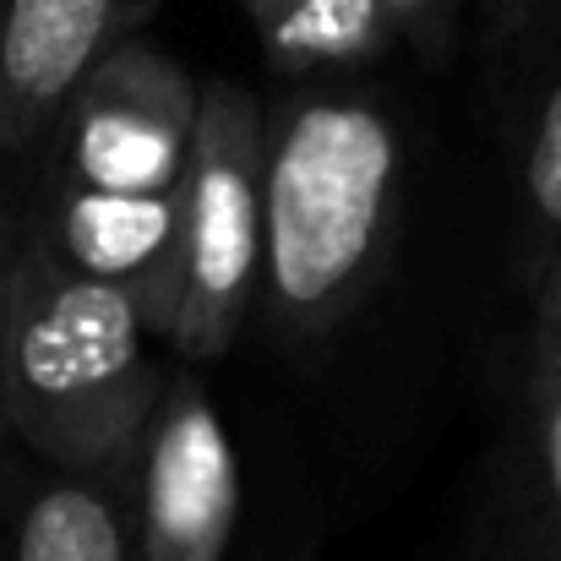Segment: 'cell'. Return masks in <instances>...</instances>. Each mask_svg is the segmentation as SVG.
I'll list each match as a JSON object with an SVG mask.
<instances>
[{"label":"cell","mask_w":561,"mask_h":561,"mask_svg":"<svg viewBox=\"0 0 561 561\" xmlns=\"http://www.w3.org/2000/svg\"><path fill=\"white\" fill-rule=\"evenodd\" d=\"M409 218V153L387 104L295 88L267 110L262 317L289 350L328 344L366 311Z\"/></svg>","instance_id":"1"},{"label":"cell","mask_w":561,"mask_h":561,"mask_svg":"<svg viewBox=\"0 0 561 561\" xmlns=\"http://www.w3.org/2000/svg\"><path fill=\"white\" fill-rule=\"evenodd\" d=\"M159 350L170 339L142 300L22 245L0 322V436L66 469H126L170 376Z\"/></svg>","instance_id":"2"},{"label":"cell","mask_w":561,"mask_h":561,"mask_svg":"<svg viewBox=\"0 0 561 561\" xmlns=\"http://www.w3.org/2000/svg\"><path fill=\"white\" fill-rule=\"evenodd\" d=\"M267 262V110L240 82H202L196 142L181 181L175 322L186 366L224 360L256 311Z\"/></svg>","instance_id":"3"},{"label":"cell","mask_w":561,"mask_h":561,"mask_svg":"<svg viewBox=\"0 0 561 561\" xmlns=\"http://www.w3.org/2000/svg\"><path fill=\"white\" fill-rule=\"evenodd\" d=\"M126 502L142 561H306L311 524L278 540H251V485L234 431L213 392L170 366L164 392L126 458Z\"/></svg>","instance_id":"4"},{"label":"cell","mask_w":561,"mask_h":561,"mask_svg":"<svg viewBox=\"0 0 561 561\" xmlns=\"http://www.w3.org/2000/svg\"><path fill=\"white\" fill-rule=\"evenodd\" d=\"M202 82L142 38L110 49L55 110L22 181L175 196L196 142Z\"/></svg>","instance_id":"5"},{"label":"cell","mask_w":561,"mask_h":561,"mask_svg":"<svg viewBox=\"0 0 561 561\" xmlns=\"http://www.w3.org/2000/svg\"><path fill=\"white\" fill-rule=\"evenodd\" d=\"M22 245L44 262L126 289L164 328L175 322V251H181V191L137 196V191H93L60 181H22L16 196Z\"/></svg>","instance_id":"6"},{"label":"cell","mask_w":561,"mask_h":561,"mask_svg":"<svg viewBox=\"0 0 561 561\" xmlns=\"http://www.w3.org/2000/svg\"><path fill=\"white\" fill-rule=\"evenodd\" d=\"M159 0H0V170H22L66 93L142 33Z\"/></svg>","instance_id":"7"},{"label":"cell","mask_w":561,"mask_h":561,"mask_svg":"<svg viewBox=\"0 0 561 561\" xmlns=\"http://www.w3.org/2000/svg\"><path fill=\"white\" fill-rule=\"evenodd\" d=\"M0 561H142L126 474L66 469L0 436Z\"/></svg>","instance_id":"8"},{"label":"cell","mask_w":561,"mask_h":561,"mask_svg":"<svg viewBox=\"0 0 561 561\" xmlns=\"http://www.w3.org/2000/svg\"><path fill=\"white\" fill-rule=\"evenodd\" d=\"M284 77L350 71L376 60L398 27L381 0H234Z\"/></svg>","instance_id":"9"},{"label":"cell","mask_w":561,"mask_h":561,"mask_svg":"<svg viewBox=\"0 0 561 561\" xmlns=\"http://www.w3.org/2000/svg\"><path fill=\"white\" fill-rule=\"evenodd\" d=\"M518 245L529 278L561 256V27L546 49L529 115H524V148H518Z\"/></svg>","instance_id":"10"},{"label":"cell","mask_w":561,"mask_h":561,"mask_svg":"<svg viewBox=\"0 0 561 561\" xmlns=\"http://www.w3.org/2000/svg\"><path fill=\"white\" fill-rule=\"evenodd\" d=\"M529 403H535V447H540V474H546L551 524H557L561 546V350H535Z\"/></svg>","instance_id":"11"},{"label":"cell","mask_w":561,"mask_h":561,"mask_svg":"<svg viewBox=\"0 0 561 561\" xmlns=\"http://www.w3.org/2000/svg\"><path fill=\"white\" fill-rule=\"evenodd\" d=\"M398 38H409L425 60H442L447 55V38H453V16H458V0H381Z\"/></svg>","instance_id":"12"},{"label":"cell","mask_w":561,"mask_h":561,"mask_svg":"<svg viewBox=\"0 0 561 561\" xmlns=\"http://www.w3.org/2000/svg\"><path fill=\"white\" fill-rule=\"evenodd\" d=\"M535 350H561V256L535 278Z\"/></svg>","instance_id":"13"},{"label":"cell","mask_w":561,"mask_h":561,"mask_svg":"<svg viewBox=\"0 0 561 561\" xmlns=\"http://www.w3.org/2000/svg\"><path fill=\"white\" fill-rule=\"evenodd\" d=\"M540 5H546V0H485V38H491V49L518 44V38L535 27Z\"/></svg>","instance_id":"14"},{"label":"cell","mask_w":561,"mask_h":561,"mask_svg":"<svg viewBox=\"0 0 561 561\" xmlns=\"http://www.w3.org/2000/svg\"><path fill=\"white\" fill-rule=\"evenodd\" d=\"M16 256H22V229H16V196L0 186V322H5V300H11V278H16Z\"/></svg>","instance_id":"15"},{"label":"cell","mask_w":561,"mask_h":561,"mask_svg":"<svg viewBox=\"0 0 561 561\" xmlns=\"http://www.w3.org/2000/svg\"><path fill=\"white\" fill-rule=\"evenodd\" d=\"M306 561H317V551H311V557H306Z\"/></svg>","instance_id":"16"}]
</instances>
